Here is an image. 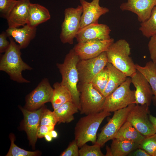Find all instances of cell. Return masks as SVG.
I'll return each mask as SVG.
<instances>
[{"mask_svg": "<svg viewBox=\"0 0 156 156\" xmlns=\"http://www.w3.org/2000/svg\"><path fill=\"white\" fill-rule=\"evenodd\" d=\"M114 42L113 38L107 40L93 39L78 43L73 49L81 59L93 58L105 51L110 45Z\"/></svg>", "mask_w": 156, "mask_h": 156, "instance_id": "7c38bea8", "label": "cell"}, {"mask_svg": "<svg viewBox=\"0 0 156 156\" xmlns=\"http://www.w3.org/2000/svg\"><path fill=\"white\" fill-rule=\"evenodd\" d=\"M99 144H94L92 145L84 144L79 150V156H104Z\"/></svg>", "mask_w": 156, "mask_h": 156, "instance_id": "4dcf8cb0", "label": "cell"}, {"mask_svg": "<svg viewBox=\"0 0 156 156\" xmlns=\"http://www.w3.org/2000/svg\"><path fill=\"white\" fill-rule=\"evenodd\" d=\"M139 148L145 151L150 156H156V133L145 137Z\"/></svg>", "mask_w": 156, "mask_h": 156, "instance_id": "f1b7e54d", "label": "cell"}, {"mask_svg": "<svg viewBox=\"0 0 156 156\" xmlns=\"http://www.w3.org/2000/svg\"><path fill=\"white\" fill-rule=\"evenodd\" d=\"M110 148L112 156H125L139 148L140 144L128 140L114 138Z\"/></svg>", "mask_w": 156, "mask_h": 156, "instance_id": "d4e9b609", "label": "cell"}, {"mask_svg": "<svg viewBox=\"0 0 156 156\" xmlns=\"http://www.w3.org/2000/svg\"><path fill=\"white\" fill-rule=\"evenodd\" d=\"M79 108L73 101L68 102L53 110L58 124L68 123L74 119V115L78 112Z\"/></svg>", "mask_w": 156, "mask_h": 156, "instance_id": "603a6c76", "label": "cell"}, {"mask_svg": "<svg viewBox=\"0 0 156 156\" xmlns=\"http://www.w3.org/2000/svg\"><path fill=\"white\" fill-rule=\"evenodd\" d=\"M148 107L146 105L135 104L129 112L126 120L145 137L156 133L149 118Z\"/></svg>", "mask_w": 156, "mask_h": 156, "instance_id": "30bf717a", "label": "cell"}, {"mask_svg": "<svg viewBox=\"0 0 156 156\" xmlns=\"http://www.w3.org/2000/svg\"><path fill=\"white\" fill-rule=\"evenodd\" d=\"M106 67L108 69L109 77L107 86L103 94L105 97L118 88L127 77L110 63L108 62Z\"/></svg>", "mask_w": 156, "mask_h": 156, "instance_id": "44dd1931", "label": "cell"}, {"mask_svg": "<svg viewBox=\"0 0 156 156\" xmlns=\"http://www.w3.org/2000/svg\"><path fill=\"white\" fill-rule=\"evenodd\" d=\"M55 126L40 125L37 131L38 138H42L44 137L46 134L54 129Z\"/></svg>", "mask_w": 156, "mask_h": 156, "instance_id": "8d00e7d4", "label": "cell"}, {"mask_svg": "<svg viewBox=\"0 0 156 156\" xmlns=\"http://www.w3.org/2000/svg\"><path fill=\"white\" fill-rule=\"evenodd\" d=\"M79 147L77 141L74 139L69 144L67 148L60 155L61 156H79Z\"/></svg>", "mask_w": 156, "mask_h": 156, "instance_id": "836d02e7", "label": "cell"}, {"mask_svg": "<svg viewBox=\"0 0 156 156\" xmlns=\"http://www.w3.org/2000/svg\"><path fill=\"white\" fill-rule=\"evenodd\" d=\"M11 145L6 156H35L38 155L37 151H29L22 149L16 145L14 143V136L11 135L10 136Z\"/></svg>", "mask_w": 156, "mask_h": 156, "instance_id": "f546056e", "label": "cell"}, {"mask_svg": "<svg viewBox=\"0 0 156 156\" xmlns=\"http://www.w3.org/2000/svg\"><path fill=\"white\" fill-rule=\"evenodd\" d=\"M50 18L51 15L47 8L38 4L31 3L29 8L27 25L31 27L36 28Z\"/></svg>", "mask_w": 156, "mask_h": 156, "instance_id": "ffe728a7", "label": "cell"}, {"mask_svg": "<svg viewBox=\"0 0 156 156\" xmlns=\"http://www.w3.org/2000/svg\"><path fill=\"white\" fill-rule=\"evenodd\" d=\"M44 137L46 140L48 142L51 141L52 140L53 138L51 135L50 132L46 134Z\"/></svg>", "mask_w": 156, "mask_h": 156, "instance_id": "ab89813d", "label": "cell"}, {"mask_svg": "<svg viewBox=\"0 0 156 156\" xmlns=\"http://www.w3.org/2000/svg\"><path fill=\"white\" fill-rule=\"evenodd\" d=\"M50 133L53 138H57V133L54 129L51 131Z\"/></svg>", "mask_w": 156, "mask_h": 156, "instance_id": "60d3db41", "label": "cell"}, {"mask_svg": "<svg viewBox=\"0 0 156 156\" xmlns=\"http://www.w3.org/2000/svg\"><path fill=\"white\" fill-rule=\"evenodd\" d=\"M156 5V0H127L122 3L120 9L122 11H129L135 14L141 23L147 20L153 8Z\"/></svg>", "mask_w": 156, "mask_h": 156, "instance_id": "e0dca14e", "label": "cell"}, {"mask_svg": "<svg viewBox=\"0 0 156 156\" xmlns=\"http://www.w3.org/2000/svg\"><path fill=\"white\" fill-rule=\"evenodd\" d=\"M53 91L48 79L44 78L26 97L25 108L29 110H36L50 102Z\"/></svg>", "mask_w": 156, "mask_h": 156, "instance_id": "8fae6325", "label": "cell"}, {"mask_svg": "<svg viewBox=\"0 0 156 156\" xmlns=\"http://www.w3.org/2000/svg\"><path fill=\"white\" fill-rule=\"evenodd\" d=\"M139 29L143 35L150 38L156 34V5L153 8L149 18L141 23Z\"/></svg>", "mask_w": 156, "mask_h": 156, "instance_id": "4316f807", "label": "cell"}, {"mask_svg": "<svg viewBox=\"0 0 156 156\" xmlns=\"http://www.w3.org/2000/svg\"><path fill=\"white\" fill-rule=\"evenodd\" d=\"M109 74L106 66L93 79L91 82L93 87L102 94L108 82Z\"/></svg>", "mask_w": 156, "mask_h": 156, "instance_id": "83f0119b", "label": "cell"}, {"mask_svg": "<svg viewBox=\"0 0 156 156\" xmlns=\"http://www.w3.org/2000/svg\"><path fill=\"white\" fill-rule=\"evenodd\" d=\"M53 93L50 102L54 110L68 102L73 101L70 91L61 83L55 82L53 85Z\"/></svg>", "mask_w": 156, "mask_h": 156, "instance_id": "7402d4cb", "label": "cell"}, {"mask_svg": "<svg viewBox=\"0 0 156 156\" xmlns=\"http://www.w3.org/2000/svg\"><path fill=\"white\" fill-rule=\"evenodd\" d=\"M135 90V104L146 105L149 106L153 94L150 85L146 78L140 72L137 71L130 77Z\"/></svg>", "mask_w": 156, "mask_h": 156, "instance_id": "4fadbf2b", "label": "cell"}, {"mask_svg": "<svg viewBox=\"0 0 156 156\" xmlns=\"http://www.w3.org/2000/svg\"><path fill=\"white\" fill-rule=\"evenodd\" d=\"M110 112L103 110L100 112L88 114L81 117L76 124L75 128V140L79 148L87 142L95 144L99 128Z\"/></svg>", "mask_w": 156, "mask_h": 156, "instance_id": "7a4b0ae2", "label": "cell"}, {"mask_svg": "<svg viewBox=\"0 0 156 156\" xmlns=\"http://www.w3.org/2000/svg\"><path fill=\"white\" fill-rule=\"evenodd\" d=\"M80 60L73 49L66 55L62 63L56 64L62 76L60 83L70 90L72 94L73 101L78 107L79 110L80 93L78 88L79 77L77 65Z\"/></svg>", "mask_w": 156, "mask_h": 156, "instance_id": "3957f363", "label": "cell"}, {"mask_svg": "<svg viewBox=\"0 0 156 156\" xmlns=\"http://www.w3.org/2000/svg\"><path fill=\"white\" fill-rule=\"evenodd\" d=\"M9 38L10 44L1 56L0 61V70L5 72L10 79L18 83H28L30 81L24 78L22 72L31 70L32 68L24 62L21 57V49L11 37Z\"/></svg>", "mask_w": 156, "mask_h": 156, "instance_id": "6da1fadb", "label": "cell"}, {"mask_svg": "<svg viewBox=\"0 0 156 156\" xmlns=\"http://www.w3.org/2000/svg\"><path fill=\"white\" fill-rule=\"evenodd\" d=\"M106 154L105 156H112L110 148L108 146L106 147Z\"/></svg>", "mask_w": 156, "mask_h": 156, "instance_id": "b9f144b4", "label": "cell"}, {"mask_svg": "<svg viewBox=\"0 0 156 156\" xmlns=\"http://www.w3.org/2000/svg\"><path fill=\"white\" fill-rule=\"evenodd\" d=\"M107 63L106 51L93 58L80 59L77 65L79 82L91 83L94 77L106 66Z\"/></svg>", "mask_w": 156, "mask_h": 156, "instance_id": "ba28073f", "label": "cell"}, {"mask_svg": "<svg viewBox=\"0 0 156 156\" xmlns=\"http://www.w3.org/2000/svg\"><path fill=\"white\" fill-rule=\"evenodd\" d=\"M130 77L126 80L109 96L105 97L103 110L114 112L125 108L135 103V90H131Z\"/></svg>", "mask_w": 156, "mask_h": 156, "instance_id": "8992f818", "label": "cell"}, {"mask_svg": "<svg viewBox=\"0 0 156 156\" xmlns=\"http://www.w3.org/2000/svg\"><path fill=\"white\" fill-rule=\"evenodd\" d=\"M111 31L108 25L99 24L97 21L79 30L75 38L78 43L93 39L107 40L111 38L109 35Z\"/></svg>", "mask_w": 156, "mask_h": 156, "instance_id": "5bb4252c", "label": "cell"}, {"mask_svg": "<svg viewBox=\"0 0 156 156\" xmlns=\"http://www.w3.org/2000/svg\"><path fill=\"white\" fill-rule=\"evenodd\" d=\"M16 0H0V12L2 17L7 19L16 4Z\"/></svg>", "mask_w": 156, "mask_h": 156, "instance_id": "d6a6232c", "label": "cell"}, {"mask_svg": "<svg viewBox=\"0 0 156 156\" xmlns=\"http://www.w3.org/2000/svg\"><path fill=\"white\" fill-rule=\"evenodd\" d=\"M149 119L153 125L156 132V117L151 115H149Z\"/></svg>", "mask_w": 156, "mask_h": 156, "instance_id": "f35d334b", "label": "cell"}, {"mask_svg": "<svg viewBox=\"0 0 156 156\" xmlns=\"http://www.w3.org/2000/svg\"><path fill=\"white\" fill-rule=\"evenodd\" d=\"M145 137L130 123L126 121L114 139L128 140L140 144Z\"/></svg>", "mask_w": 156, "mask_h": 156, "instance_id": "cb8c5ba5", "label": "cell"}, {"mask_svg": "<svg viewBox=\"0 0 156 156\" xmlns=\"http://www.w3.org/2000/svg\"><path fill=\"white\" fill-rule=\"evenodd\" d=\"M148 48L151 59L153 62L156 63V34L150 37Z\"/></svg>", "mask_w": 156, "mask_h": 156, "instance_id": "e575fe53", "label": "cell"}, {"mask_svg": "<svg viewBox=\"0 0 156 156\" xmlns=\"http://www.w3.org/2000/svg\"><path fill=\"white\" fill-rule=\"evenodd\" d=\"M133 103L127 107L114 112V115L98 135L95 143L103 146L107 141L113 139L120 129L126 121L130 110L135 105Z\"/></svg>", "mask_w": 156, "mask_h": 156, "instance_id": "9c48e42d", "label": "cell"}, {"mask_svg": "<svg viewBox=\"0 0 156 156\" xmlns=\"http://www.w3.org/2000/svg\"><path fill=\"white\" fill-rule=\"evenodd\" d=\"M30 0H18L6 19L8 27H19L27 24Z\"/></svg>", "mask_w": 156, "mask_h": 156, "instance_id": "ac0fdd59", "label": "cell"}, {"mask_svg": "<svg viewBox=\"0 0 156 156\" xmlns=\"http://www.w3.org/2000/svg\"><path fill=\"white\" fill-rule=\"evenodd\" d=\"M128 155L133 156H150L145 151L140 148H138L133 151L130 153Z\"/></svg>", "mask_w": 156, "mask_h": 156, "instance_id": "74e56055", "label": "cell"}, {"mask_svg": "<svg viewBox=\"0 0 156 156\" xmlns=\"http://www.w3.org/2000/svg\"><path fill=\"white\" fill-rule=\"evenodd\" d=\"M100 0H92L91 2H88L86 0H80L83 8V12L79 30L98 21L101 16L109 12V10L107 8L100 6Z\"/></svg>", "mask_w": 156, "mask_h": 156, "instance_id": "2e32d148", "label": "cell"}, {"mask_svg": "<svg viewBox=\"0 0 156 156\" xmlns=\"http://www.w3.org/2000/svg\"><path fill=\"white\" fill-rule=\"evenodd\" d=\"M106 51L108 62L127 77H131L137 71L135 64L130 56V45L125 40L120 39L114 42Z\"/></svg>", "mask_w": 156, "mask_h": 156, "instance_id": "277c9868", "label": "cell"}, {"mask_svg": "<svg viewBox=\"0 0 156 156\" xmlns=\"http://www.w3.org/2000/svg\"><path fill=\"white\" fill-rule=\"evenodd\" d=\"M135 67L136 70L144 76L149 83L154 95L152 100L156 105V63L150 61L144 66L135 64Z\"/></svg>", "mask_w": 156, "mask_h": 156, "instance_id": "484cf974", "label": "cell"}, {"mask_svg": "<svg viewBox=\"0 0 156 156\" xmlns=\"http://www.w3.org/2000/svg\"><path fill=\"white\" fill-rule=\"evenodd\" d=\"M57 122V119L54 111H51L45 107L41 115L40 125L55 126Z\"/></svg>", "mask_w": 156, "mask_h": 156, "instance_id": "1f68e13d", "label": "cell"}, {"mask_svg": "<svg viewBox=\"0 0 156 156\" xmlns=\"http://www.w3.org/2000/svg\"><path fill=\"white\" fill-rule=\"evenodd\" d=\"M8 35L6 32L3 31L0 34V53H4L8 48L10 41L7 40Z\"/></svg>", "mask_w": 156, "mask_h": 156, "instance_id": "d590c367", "label": "cell"}, {"mask_svg": "<svg viewBox=\"0 0 156 156\" xmlns=\"http://www.w3.org/2000/svg\"><path fill=\"white\" fill-rule=\"evenodd\" d=\"M45 107L43 105L39 109L29 110L20 107L24 117V125L30 143L34 148L38 138L37 133L40 125L42 111Z\"/></svg>", "mask_w": 156, "mask_h": 156, "instance_id": "9a60e30c", "label": "cell"}, {"mask_svg": "<svg viewBox=\"0 0 156 156\" xmlns=\"http://www.w3.org/2000/svg\"><path fill=\"white\" fill-rule=\"evenodd\" d=\"M6 32L8 36L12 37L21 49L26 48L35 38L36 27H32L26 24L21 28L8 27Z\"/></svg>", "mask_w": 156, "mask_h": 156, "instance_id": "d6986e66", "label": "cell"}, {"mask_svg": "<svg viewBox=\"0 0 156 156\" xmlns=\"http://www.w3.org/2000/svg\"><path fill=\"white\" fill-rule=\"evenodd\" d=\"M83 12L81 5L76 8H68L64 11V19L61 26L60 38L63 44H73L79 31Z\"/></svg>", "mask_w": 156, "mask_h": 156, "instance_id": "52a82bcc", "label": "cell"}, {"mask_svg": "<svg viewBox=\"0 0 156 156\" xmlns=\"http://www.w3.org/2000/svg\"><path fill=\"white\" fill-rule=\"evenodd\" d=\"M78 85L80 114L86 115L103 111L105 97L96 90L91 83L79 82Z\"/></svg>", "mask_w": 156, "mask_h": 156, "instance_id": "5b68a950", "label": "cell"}]
</instances>
